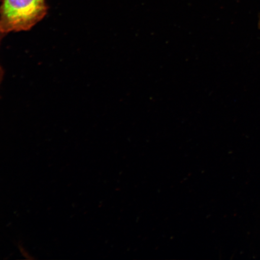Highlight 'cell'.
<instances>
[{
	"label": "cell",
	"mask_w": 260,
	"mask_h": 260,
	"mask_svg": "<svg viewBox=\"0 0 260 260\" xmlns=\"http://www.w3.org/2000/svg\"><path fill=\"white\" fill-rule=\"evenodd\" d=\"M46 0H3L0 7V31L30 30L47 14Z\"/></svg>",
	"instance_id": "cell-1"
},
{
	"label": "cell",
	"mask_w": 260,
	"mask_h": 260,
	"mask_svg": "<svg viewBox=\"0 0 260 260\" xmlns=\"http://www.w3.org/2000/svg\"><path fill=\"white\" fill-rule=\"evenodd\" d=\"M1 44V42H0ZM3 76H4V71H3V68L0 64V84H1L2 80L3 79Z\"/></svg>",
	"instance_id": "cell-2"
},
{
	"label": "cell",
	"mask_w": 260,
	"mask_h": 260,
	"mask_svg": "<svg viewBox=\"0 0 260 260\" xmlns=\"http://www.w3.org/2000/svg\"><path fill=\"white\" fill-rule=\"evenodd\" d=\"M5 37V35L3 34V32L0 31V42H2L3 38Z\"/></svg>",
	"instance_id": "cell-3"
},
{
	"label": "cell",
	"mask_w": 260,
	"mask_h": 260,
	"mask_svg": "<svg viewBox=\"0 0 260 260\" xmlns=\"http://www.w3.org/2000/svg\"><path fill=\"white\" fill-rule=\"evenodd\" d=\"M258 27H259V28L260 30V12H259V14L258 15Z\"/></svg>",
	"instance_id": "cell-4"
}]
</instances>
